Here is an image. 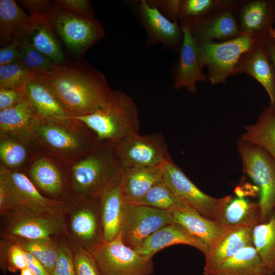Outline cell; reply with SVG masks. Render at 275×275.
I'll use <instances>...</instances> for the list:
<instances>
[{
  "label": "cell",
  "instance_id": "7c38bea8",
  "mask_svg": "<svg viewBox=\"0 0 275 275\" xmlns=\"http://www.w3.org/2000/svg\"><path fill=\"white\" fill-rule=\"evenodd\" d=\"M234 11L240 35L261 42L275 22V0H236Z\"/></svg>",
  "mask_w": 275,
  "mask_h": 275
},
{
  "label": "cell",
  "instance_id": "f35d334b",
  "mask_svg": "<svg viewBox=\"0 0 275 275\" xmlns=\"http://www.w3.org/2000/svg\"><path fill=\"white\" fill-rule=\"evenodd\" d=\"M31 77V73L20 62L0 66V88L24 92Z\"/></svg>",
  "mask_w": 275,
  "mask_h": 275
},
{
  "label": "cell",
  "instance_id": "8d00e7d4",
  "mask_svg": "<svg viewBox=\"0 0 275 275\" xmlns=\"http://www.w3.org/2000/svg\"><path fill=\"white\" fill-rule=\"evenodd\" d=\"M18 239L19 241L17 244L37 258L48 273L52 275L58 255L59 246L51 239L35 240Z\"/></svg>",
  "mask_w": 275,
  "mask_h": 275
},
{
  "label": "cell",
  "instance_id": "1f68e13d",
  "mask_svg": "<svg viewBox=\"0 0 275 275\" xmlns=\"http://www.w3.org/2000/svg\"><path fill=\"white\" fill-rule=\"evenodd\" d=\"M244 128L240 138L261 147L275 160V108L267 106L255 123Z\"/></svg>",
  "mask_w": 275,
  "mask_h": 275
},
{
  "label": "cell",
  "instance_id": "ba28073f",
  "mask_svg": "<svg viewBox=\"0 0 275 275\" xmlns=\"http://www.w3.org/2000/svg\"><path fill=\"white\" fill-rule=\"evenodd\" d=\"M257 42L241 35L222 42H208L198 44L200 61L208 69V79L213 85L224 83L236 74V66L242 55Z\"/></svg>",
  "mask_w": 275,
  "mask_h": 275
},
{
  "label": "cell",
  "instance_id": "8992f818",
  "mask_svg": "<svg viewBox=\"0 0 275 275\" xmlns=\"http://www.w3.org/2000/svg\"><path fill=\"white\" fill-rule=\"evenodd\" d=\"M48 20L66 47L76 54L83 55L105 35L94 16L53 7Z\"/></svg>",
  "mask_w": 275,
  "mask_h": 275
},
{
  "label": "cell",
  "instance_id": "c3c4849f",
  "mask_svg": "<svg viewBox=\"0 0 275 275\" xmlns=\"http://www.w3.org/2000/svg\"><path fill=\"white\" fill-rule=\"evenodd\" d=\"M20 62L17 42L14 40L0 49V66Z\"/></svg>",
  "mask_w": 275,
  "mask_h": 275
},
{
  "label": "cell",
  "instance_id": "bcb514c9",
  "mask_svg": "<svg viewBox=\"0 0 275 275\" xmlns=\"http://www.w3.org/2000/svg\"><path fill=\"white\" fill-rule=\"evenodd\" d=\"M25 98L24 92L13 89L0 88V111L16 105Z\"/></svg>",
  "mask_w": 275,
  "mask_h": 275
},
{
  "label": "cell",
  "instance_id": "5b68a950",
  "mask_svg": "<svg viewBox=\"0 0 275 275\" xmlns=\"http://www.w3.org/2000/svg\"><path fill=\"white\" fill-rule=\"evenodd\" d=\"M243 172L258 187L260 223L267 222L275 213V160L261 147L243 140L237 144Z\"/></svg>",
  "mask_w": 275,
  "mask_h": 275
},
{
  "label": "cell",
  "instance_id": "60d3db41",
  "mask_svg": "<svg viewBox=\"0 0 275 275\" xmlns=\"http://www.w3.org/2000/svg\"><path fill=\"white\" fill-rule=\"evenodd\" d=\"M52 275H76L74 256L65 244L59 246L58 255Z\"/></svg>",
  "mask_w": 275,
  "mask_h": 275
},
{
  "label": "cell",
  "instance_id": "d4e9b609",
  "mask_svg": "<svg viewBox=\"0 0 275 275\" xmlns=\"http://www.w3.org/2000/svg\"><path fill=\"white\" fill-rule=\"evenodd\" d=\"M41 151L32 136H0V163L11 171L23 172Z\"/></svg>",
  "mask_w": 275,
  "mask_h": 275
},
{
  "label": "cell",
  "instance_id": "d590c367",
  "mask_svg": "<svg viewBox=\"0 0 275 275\" xmlns=\"http://www.w3.org/2000/svg\"><path fill=\"white\" fill-rule=\"evenodd\" d=\"M133 204L148 206L171 212L181 210L187 206L178 199L162 180Z\"/></svg>",
  "mask_w": 275,
  "mask_h": 275
},
{
  "label": "cell",
  "instance_id": "44dd1931",
  "mask_svg": "<svg viewBox=\"0 0 275 275\" xmlns=\"http://www.w3.org/2000/svg\"><path fill=\"white\" fill-rule=\"evenodd\" d=\"M78 197L80 208L72 215L71 229L89 250L104 241L100 214V200Z\"/></svg>",
  "mask_w": 275,
  "mask_h": 275
},
{
  "label": "cell",
  "instance_id": "74e56055",
  "mask_svg": "<svg viewBox=\"0 0 275 275\" xmlns=\"http://www.w3.org/2000/svg\"><path fill=\"white\" fill-rule=\"evenodd\" d=\"M17 42L20 62L31 74L49 70L58 64L37 51L24 40Z\"/></svg>",
  "mask_w": 275,
  "mask_h": 275
},
{
  "label": "cell",
  "instance_id": "7a4b0ae2",
  "mask_svg": "<svg viewBox=\"0 0 275 275\" xmlns=\"http://www.w3.org/2000/svg\"><path fill=\"white\" fill-rule=\"evenodd\" d=\"M32 136L42 152L67 164L89 154L101 142L85 124L72 117L66 121L39 118Z\"/></svg>",
  "mask_w": 275,
  "mask_h": 275
},
{
  "label": "cell",
  "instance_id": "cb8c5ba5",
  "mask_svg": "<svg viewBox=\"0 0 275 275\" xmlns=\"http://www.w3.org/2000/svg\"><path fill=\"white\" fill-rule=\"evenodd\" d=\"M13 0H0V43L7 45L22 38L37 19Z\"/></svg>",
  "mask_w": 275,
  "mask_h": 275
},
{
  "label": "cell",
  "instance_id": "ab89813d",
  "mask_svg": "<svg viewBox=\"0 0 275 275\" xmlns=\"http://www.w3.org/2000/svg\"><path fill=\"white\" fill-rule=\"evenodd\" d=\"M76 275H102L90 252L80 248L74 256Z\"/></svg>",
  "mask_w": 275,
  "mask_h": 275
},
{
  "label": "cell",
  "instance_id": "f907efd6",
  "mask_svg": "<svg viewBox=\"0 0 275 275\" xmlns=\"http://www.w3.org/2000/svg\"><path fill=\"white\" fill-rule=\"evenodd\" d=\"M261 43L265 48L275 70V34L272 30L269 36Z\"/></svg>",
  "mask_w": 275,
  "mask_h": 275
},
{
  "label": "cell",
  "instance_id": "7bdbcfd3",
  "mask_svg": "<svg viewBox=\"0 0 275 275\" xmlns=\"http://www.w3.org/2000/svg\"><path fill=\"white\" fill-rule=\"evenodd\" d=\"M18 2L31 15L37 17L48 18L53 7L52 1L20 0Z\"/></svg>",
  "mask_w": 275,
  "mask_h": 275
},
{
  "label": "cell",
  "instance_id": "e575fe53",
  "mask_svg": "<svg viewBox=\"0 0 275 275\" xmlns=\"http://www.w3.org/2000/svg\"><path fill=\"white\" fill-rule=\"evenodd\" d=\"M227 0H180L178 21L181 26L201 21L223 6Z\"/></svg>",
  "mask_w": 275,
  "mask_h": 275
},
{
  "label": "cell",
  "instance_id": "e0dca14e",
  "mask_svg": "<svg viewBox=\"0 0 275 275\" xmlns=\"http://www.w3.org/2000/svg\"><path fill=\"white\" fill-rule=\"evenodd\" d=\"M183 33L179 57L172 71L173 86L175 90L185 88L195 94L196 84L207 80L199 56L198 44L187 26H181Z\"/></svg>",
  "mask_w": 275,
  "mask_h": 275
},
{
  "label": "cell",
  "instance_id": "30bf717a",
  "mask_svg": "<svg viewBox=\"0 0 275 275\" xmlns=\"http://www.w3.org/2000/svg\"><path fill=\"white\" fill-rule=\"evenodd\" d=\"M173 223L171 211L125 202L122 239L126 245L135 250L154 232Z\"/></svg>",
  "mask_w": 275,
  "mask_h": 275
},
{
  "label": "cell",
  "instance_id": "4dcf8cb0",
  "mask_svg": "<svg viewBox=\"0 0 275 275\" xmlns=\"http://www.w3.org/2000/svg\"><path fill=\"white\" fill-rule=\"evenodd\" d=\"M56 34L47 18L37 17L35 23L21 39L26 41L52 61L61 64L66 61Z\"/></svg>",
  "mask_w": 275,
  "mask_h": 275
},
{
  "label": "cell",
  "instance_id": "ffe728a7",
  "mask_svg": "<svg viewBox=\"0 0 275 275\" xmlns=\"http://www.w3.org/2000/svg\"><path fill=\"white\" fill-rule=\"evenodd\" d=\"M235 197L228 195L219 199L214 212V220L223 227L253 228L260 223L258 202L245 198L238 193Z\"/></svg>",
  "mask_w": 275,
  "mask_h": 275
},
{
  "label": "cell",
  "instance_id": "f546056e",
  "mask_svg": "<svg viewBox=\"0 0 275 275\" xmlns=\"http://www.w3.org/2000/svg\"><path fill=\"white\" fill-rule=\"evenodd\" d=\"M208 275H275L266 267L253 245L238 251Z\"/></svg>",
  "mask_w": 275,
  "mask_h": 275
},
{
  "label": "cell",
  "instance_id": "484cf974",
  "mask_svg": "<svg viewBox=\"0 0 275 275\" xmlns=\"http://www.w3.org/2000/svg\"><path fill=\"white\" fill-rule=\"evenodd\" d=\"M164 164L124 170L121 185L125 202L130 204L135 203L162 180Z\"/></svg>",
  "mask_w": 275,
  "mask_h": 275
},
{
  "label": "cell",
  "instance_id": "8fae6325",
  "mask_svg": "<svg viewBox=\"0 0 275 275\" xmlns=\"http://www.w3.org/2000/svg\"><path fill=\"white\" fill-rule=\"evenodd\" d=\"M136 10L147 33L148 45L161 43L173 52H179L182 43V27L164 15L151 1H141Z\"/></svg>",
  "mask_w": 275,
  "mask_h": 275
},
{
  "label": "cell",
  "instance_id": "d6a6232c",
  "mask_svg": "<svg viewBox=\"0 0 275 275\" xmlns=\"http://www.w3.org/2000/svg\"><path fill=\"white\" fill-rule=\"evenodd\" d=\"M174 223L185 228L204 241L209 246L222 232L223 227L215 220L210 219L194 209L186 206L172 212Z\"/></svg>",
  "mask_w": 275,
  "mask_h": 275
},
{
  "label": "cell",
  "instance_id": "ac0fdd59",
  "mask_svg": "<svg viewBox=\"0 0 275 275\" xmlns=\"http://www.w3.org/2000/svg\"><path fill=\"white\" fill-rule=\"evenodd\" d=\"M236 0L226 3L206 18L187 26L198 44L227 41L240 35L234 7Z\"/></svg>",
  "mask_w": 275,
  "mask_h": 275
},
{
  "label": "cell",
  "instance_id": "603a6c76",
  "mask_svg": "<svg viewBox=\"0 0 275 275\" xmlns=\"http://www.w3.org/2000/svg\"><path fill=\"white\" fill-rule=\"evenodd\" d=\"M180 244L194 246L204 255L208 249V245L204 241L183 226L174 223L154 232L135 250L141 256L153 257L156 253L164 248Z\"/></svg>",
  "mask_w": 275,
  "mask_h": 275
},
{
  "label": "cell",
  "instance_id": "836d02e7",
  "mask_svg": "<svg viewBox=\"0 0 275 275\" xmlns=\"http://www.w3.org/2000/svg\"><path fill=\"white\" fill-rule=\"evenodd\" d=\"M253 244L262 262L275 272V213L252 229Z\"/></svg>",
  "mask_w": 275,
  "mask_h": 275
},
{
  "label": "cell",
  "instance_id": "816d5d0a",
  "mask_svg": "<svg viewBox=\"0 0 275 275\" xmlns=\"http://www.w3.org/2000/svg\"><path fill=\"white\" fill-rule=\"evenodd\" d=\"M18 275H35L34 273L28 267H26L21 270Z\"/></svg>",
  "mask_w": 275,
  "mask_h": 275
},
{
  "label": "cell",
  "instance_id": "4316f807",
  "mask_svg": "<svg viewBox=\"0 0 275 275\" xmlns=\"http://www.w3.org/2000/svg\"><path fill=\"white\" fill-rule=\"evenodd\" d=\"M39 118L25 96L16 105L0 111V136H32L33 128Z\"/></svg>",
  "mask_w": 275,
  "mask_h": 275
},
{
  "label": "cell",
  "instance_id": "d6986e66",
  "mask_svg": "<svg viewBox=\"0 0 275 275\" xmlns=\"http://www.w3.org/2000/svg\"><path fill=\"white\" fill-rule=\"evenodd\" d=\"M252 229L223 227L222 232L208 246L203 273L208 275L238 251L252 245Z\"/></svg>",
  "mask_w": 275,
  "mask_h": 275
},
{
  "label": "cell",
  "instance_id": "52a82bcc",
  "mask_svg": "<svg viewBox=\"0 0 275 275\" xmlns=\"http://www.w3.org/2000/svg\"><path fill=\"white\" fill-rule=\"evenodd\" d=\"M102 275H151L153 257H145L126 245L121 233L109 241H103L89 250Z\"/></svg>",
  "mask_w": 275,
  "mask_h": 275
},
{
  "label": "cell",
  "instance_id": "3957f363",
  "mask_svg": "<svg viewBox=\"0 0 275 275\" xmlns=\"http://www.w3.org/2000/svg\"><path fill=\"white\" fill-rule=\"evenodd\" d=\"M73 195L99 199L121 183L124 170L113 142L102 141L89 154L68 164Z\"/></svg>",
  "mask_w": 275,
  "mask_h": 275
},
{
  "label": "cell",
  "instance_id": "83f0119b",
  "mask_svg": "<svg viewBox=\"0 0 275 275\" xmlns=\"http://www.w3.org/2000/svg\"><path fill=\"white\" fill-rule=\"evenodd\" d=\"M100 220L104 240L109 241L121 232L124 201L121 183L106 191L100 198Z\"/></svg>",
  "mask_w": 275,
  "mask_h": 275
},
{
  "label": "cell",
  "instance_id": "6da1fadb",
  "mask_svg": "<svg viewBox=\"0 0 275 275\" xmlns=\"http://www.w3.org/2000/svg\"><path fill=\"white\" fill-rule=\"evenodd\" d=\"M31 75L51 91L72 117L89 115L105 106L113 91L104 74L83 60L56 64Z\"/></svg>",
  "mask_w": 275,
  "mask_h": 275
},
{
  "label": "cell",
  "instance_id": "5bb4252c",
  "mask_svg": "<svg viewBox=\"0 0 275 275\" xmlns=\"http://www.w3.org/2000/svg\"><path fill=\"white\" fill-rule=\"evenodd\" d=\"M23 173L44 193L59 197L70 189L68 164L41 151L30 162Z\"/></svg>",
  "mask_w": 275,
  "mask_h": 275
},
{
  "label": "cell",
  "instance_id": "b9f144b4",
  "mask_svg": "<svg viewBox=\"0 0 275 275\" xmlns=\"http://www.w3.org/2000/svg\"><path fill=\"white\" fill-rule=\"evenodd\" d=\"M27 267L25 251L17 243L11 245L8 252L7 269L12 272Z\"/></svg>",
  "mask_w": 275,
  "mask_h": 275
},
{
  "label": "cell",
  "instance_id": "9c48e42d",
  "mask_svg": "<svg viewBox=\"0 0 275 275\" xmlns=\"http://www.w3.org/2000/svg\"><path fill=\"white\" fill-rule=\"evenodd\" d=\"M113 143L123 170L161 166L172 160L161 133L130 134Z\"/></svg>",
  "mask_w": 275,
  "mask_h": 275
},
{
  "label": "cell",
  "instance_id": "7402d4cb",
  "mask_svg": "<svg viewBox=\"0 0 275 275\" xmlns=\"http://www.w3.org/2000/svg\"><path fill=\"white\" fill-rule=\"evenodd\" d=\"M236 74L246 73L261 84L270 98L269 106L275 108V70L261 42L245 52L238 63Z\"/></svg>",
  "mask_w": 275,
  "mask_h": 275
},
{
  "label": "cell",
  "instance_id": "9a60e30c",
  "mask_svg": "<svg viewBox=\"0 0 275 275\" xmlns=\"http://www.w3.org/2000/svg\"><path fill=\"white\" fill-rule=\"evenodd\" d=\"M8 232L18 239L44 240L63 231L64 222L60 211L36 212L13 211Z\"/></svg>",
  "mask_w": 275,
  "mask_h": 275
},
{
  "label": "cell",
  "instance_id": "2e32d148",
  "mask_svg": "<svg viewBox=\"0 0 275 275\" xmlns=\"http://www.w3.org/2000/svg\"><path fill=\"white\" fill-rule=\"evenodd\" d=\"M7 182L12 210L36 212L61 210L63 202L43 195L23 172L8 169Z\"/></svg>",
  "mask_w": 275,
  "mask_h": 275
},
{
  "label": "cell",
  "instance_id": "f6af8a7d",
  "mask_svg": "<svg viewBox=\"0 0 275 275\" xmlns=\"http://www.w3.org/2000/svg\"><path fill=\"white\" fill-rule=\"evenodd\" d=\"M7 170L6 168L0 163V210L2 213L12 209L7 182Z\"/></svg>",
  "mask_w": 275,
  "mask_h": 275
},
{
  "label": "cell",
  "instance_id": "ee69618b",
  "mask_svg": "<svg viewBox=\"0 0 275 275\" xmlns=\"http://www.w3.org/2000/svg\"><path fill=\"white\" fill-rule=\"evenodd\" d=\"M54 8L66 10L86 15L94 16L91 2L88 0L52 1Z\"/></svg>",
  "mask_w": 275,
  "mask_h": 275
},
{
  "label": "cell",
  "instance_id": "681fc988",
  "mask_svg": "<svg viewBox=\"0 0 275 275\" xmlns=\"http://www.w3.org/2000/svg\"><path fill=\"white\" fill-rule=\"evenodd\" d=\"M26 257L27 267L35 275H50L42 264L33 255L25 251Z\"/></svg>",
  "mask_w": 275,
  "mask_h": 275
},
{
  "label": "cell",
  "instance_id": "4fadbf2b",
  "mask_svg": "<svg viewBox=\"0 0 275 275\" xmlns=\"http://www.w3.org/2000/svg\"><path fill=\"white\" fill-rule=\"evenodd\" d=\"M162 181L183 204L214 220L213 212L220 198L211 197L199 189L172 160L163 166Z\"/></svg>",
  "mask_w": 275,
  "mask_h": 275
},
{
  "label": "cell",
  "instance_id": "f5cc1de1",
  "mask_svg": "<svg viewBox=\"0 0 275 275\" xmlns=\"http://www.w3.org/2000/svg\"><path fill=\"white\" fill-rule=\"evenodd\" d=\"M273 32H274V33H275V29H274Z\"/></svg>",
  "mask_w": 275,
  "mask_h": 275
},
{
  "label": "cell",
  "instance_id": "277c9868",
  "mask_svg": "<svg viewBox=\"0 0 275 275\" xmlns=\"http://www.w3.org/2000/svg\"><path fill=\"white\" fill-rule=\"evenodd\" d=\"M72 118L85 124L100 142H115L128 134L139 133L136 104L121 90H113L106 105L93 114Z\"/></svg>",
  "mask_w": 275,
  "mask_h": 275
},
{
  "label": "cell",
  "instance_id": "7dc6e473",
  "mask_svg": "<svg viewBox=\"0 0 275 275\" xmlns=\"http://www.w3.org/2000/svg\"><path fill=\"white\" fill-rule=\"evenodd\" d=\"M152 2L170 20L178 22L180 0L152 1Z\"/></svg>",
  "mask_w": 275,
  "mask_h": 275
},
{
  "label": "cell",
  "instance_id": "f1b7e54d",
  "mask_svg": "<svg viewBox=\"0 0 275 275\" xmlns=\"http://www.w3.org/2000/svg\"><path fill=\"white\" fill-rule=\"evenodd\" d=\"M24 93L40 118L62 121L71 118L51 91L45 85L32 77L27 84Z\"/></svg>",
  "mask_w": 275,
  "mask_h": 275
}]
</instances>
